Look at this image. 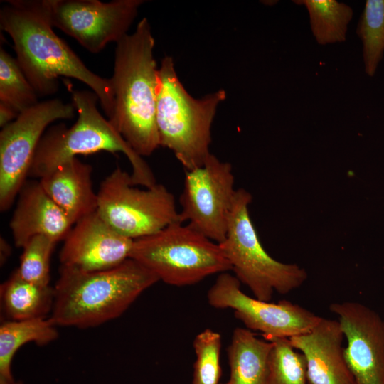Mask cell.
<instances>
[{"instance_id": "obj_7", "label": "cell", "mask_w": 384, "mask_h": 384, "mask_svg": "<svg viewBox=\"0 0 384 384\" xmlns=\"http://www.w3.org/2000/svg\"><path fill=\"white\" fill-rule=\"evenodd\" d=\"M129 258L154 273L159 281L178 287L231 270L218 243L180 222L134 240Z\"/></svg>"}, {"instance_id": "obj_13", "label": "cell", "mask_w": 384, "mask_h": 384, "mask_svg": "<svg viewBox=\"0 0 384 384\" xmlns=\"http://www.w3.org/2000/svg\"><path fill=\"white\" fill-rule=\"evenodd\" d=\"M346 345L344 356L356 384H384V319L358 302H333Z\"/></svg>"}, {"instance_id": "obj_14", "label": "cell", "mask_w": 384, "mask_h": 384, "mask_svg": "<svg viewBox=\"0 0 384 384\" xmlns=\"http://www.w3.org/2000/svg\"><path fill=\"white\" fill-rule=\"evenodd\" d=\"M133 240L116 232L96 210L73 225L63 240L60 262L85 271L110 269L129 258Z\"/></svg>"}, {"instance_id": "obj_12", "label": "cell", "mask_w": 384, "mask_h": 384, "mask_svg": "<svg viewBox=\"0 0 384 384\" xmlns=\"http://www.w3.org/2000/svg\"><path fill=\"white\" fill-rule=\"evenodd\" d=\"M53 27L97 53L110 42H119L136 18L142 0H43Z\"/></svg>"}, {"instance_id": "obj_23", "label": "cell", "mask_w": 384, "mask_h": 384, "mask_svg": "<svg viewBox=\"0 0 384 384\" xmlns=\"http://www.w3.org/2000/svg\"><path fill=\"white\" fill-rule=\"evenodd\" d=\"M38 95L26 77L16 58L0 49V102L18 113L38 104Z\"/></svg>"}, {"instance_id": "obj_2", "label": "cell", "mask_w": 384, "mask_h": 384, "mask_svg": "<svg viewBox=\"0 0 384 384\" xmlns=\"http://www.w3.org/2000/svg\"><path fill=\"white\" fill-rule=\"evenodd\" d=\"M154 44L151 26L144 17L133 33L117 43L110 78L114 111L109 121L142 157L160 146L156 123L159 68L154 58Z\"/></svg>"}, {"instance_id": "obj_11", "label": "cell", "mask_w": 384, "mask_h": 384, "mask_svg": "<svg viewBox=\"0 0 384 384\" xmlns=\"http://www.w3.org/2000/svg\"><path fill=\"white\" fill-rule=\"evenodd\" d=\"M216 309H232L246 329L260 332L265 339L290 338L312 329L321 316L288 300L278 302L251 297L240 289V282L228 272L220 274L207 294Z\"/></svg>"}, {"instance_id": "obj_3", "label": "cell", "mask_w": 384, "mask_h": 384, "mask_svg": "<svg viewBox=\"0 0 384 384\" xmlns=\"http://www.w3.org/2000/svg\"><path fill=\"white\" fill-rule=\"evenodd\" d=\"M159 281L132 258L98 271L60 265L50 318L60 326L85 329L101 325L120 316Z\"/></svg>"}, {"instance_id": "obj_29", "label": "cell", "mask_w": 384, "mask_h": 384, "mask_svg": "<svg viewBox=\"0 0 384 384\" xmlns=\"http://www.w3.org/2000/svg\"><path fill=\"white\" fill-rule=\"evenodd\" d=\"M225 384H228L227 383Z\"/></svg>"}, {"instance_id": "obj_4", "label": "cell", "mask_w": 384, "mask_h": 384, "mask_svg": "<svg viewBox=\"0 0 384 384\" xmlns=\"http://www.w3.org/2000/svg\"><path fill=\"white\" fill-rule=\"evenodd\" d=\"M71 96L78 119L70 127L58 124L43 134L28 176L41 178L77 155L104 151L122 152L127 156L132 168L131 177L134 186L149 188L155 185V177L148 164L99 112L97 95L87 90H73Z\"/></svg>"}, {"instance_id": "obj_27", "label": "cell", "mask_w": 384, "mask_h": 384, "mask_svg": "<svg viewBox=\"0 0 384 384\" xmlns=\"http://www.w3.org/2000/svg\"><path fill=\"white\" fill-rule=\"evenodd\" d=\"M19 115L11 106L0 102V126L1 128L13 122Z\"/></svg>"}, {"instance_id": "obj_9", "label": "cell", "mask_w": 384, "mask_h": 384, "mask_svg": "<svg viewBox=\"0 0 384 384\" xmlns=\"http://www.w3.org/2000/svg\"><path fill=\"white\" fill-rule=\"evenodd\" d=\"M75 107L60 99L39 102L22 112L0 132V209L14 203L26 181L30 168L46 127L58 119L74 117Z\"/></svg>"}, {"instance_id": "obj_15", "label": "cell", "mask_w": 384, "mask_h": 384, "mask_svg": "<svg viewBox=\"0 0 384 384\" xmlns=\"http://www.w3.org/2000/svg\"><path fill=\"white\" fill-rule=\"evenodd\" d=\"M337 320L321 317L309 331L289 338L304 356L307 384H356L344 356Z\"/></svg>"}, {"instance_id": "obj_20", "label": "cell", "mask_w": 384, "mask_h": 384, "mask_svg": "<svg viewBox=\"0 0 384 384\" xmlns=\"http://www.w3.org/2000/svg\"><path fill=\"white\" fill-rule=\"evenodd\" d=\"M49 318L22 321L7 320L0 326V384L16 382L11 373V363L17 351L28 343L39 346L55 341L58 333Z\"/></svg>"}, {"instance_id": "obj_8", "label": "cell", "mask_w": 384, "mask_h": 384, "mask_svg": "<svg viewBox=\"0 0 384 384\" xmlns=\"http://www.w3.org/2000/svg\"><path fill=\"white\" fill-rule=\"evenodd\" d=\"M97 211L120 235L135 240L178 221L174 195L162 184L140 189L117 167L101 183Z\"/></svg>"}, {"instance_id": "obj_24", "label": "cell", "mask_w": 384, "mask_h": 384, "mask_svg": "<svg viewBox=\"0 0 384 384\" xmlns=\"http://www.w3.org/2000/svg\"><path fill=\"white\" fill-rule=\"evenodd\" d=\"M266 384H307L306 363L304 355L289 338L272 341Z\"/></svg>"}, {"instance_id": "obj_1", "label": "cell", "mask_w": 384, "mask_h": 384, "mask_svg": "<svg viewBox=\"0 0 384 384\" xmlns=\"http://www.w3.org/2000/svg\"><path fill=\"white\" fill-rule=\"evenodd\" d=\"M0 10V27L13 41L16 59L38 96L54 94L58 78L76 79L92 89L111 119L114 97L110 78L93 73L53 30L43 0H9Z\"/></svg>"}, {"instance_id": "obj_10", "label": "cell", "mask_w": 384, "mask_h": 384, "mask_svg": "<svg viewBox=\"0 0 384 384\" xmlns=\"http://www.w3.org/2000/svg\"><path fill=\"white\" fill-rule=\"evenodd\" d=\"M235 191L231 164L210 154L201 166L185 170L178 221H187L210 240L222 242Z\"/></svg>"}, {"instance_id": "obj_17", "label": "cell", "mask_w": 384, "mask_h": 384, "mask_svg": "<svg viewBox=\"0 0 384 384\" xmlns=\"http://www.w3.org/2000/svg\"><path fill=\"white\" fill-rule=\"evenodd\" d=\"M92 171L90 164L74 157L39 180L46 193L73 225L97 209V193L92 188Z\"/></svg>"}, {"instance_id": "obj_25", "label": "cell", "mask_w": 384, "mask_h": 384, "mask_svg": "<svg viewBox=\"0 0 384 384\" xmlns=\"http://www.w3.org/2000/svg\"><path fill=\"white\" fill-rule=\"evenodd\" d=\"M221 336L207 329L194 338L196 353L192 384H219L221 376Z\"/></svg>"}, {"instance_id": "obj_18", "label": "cell", "mask_w": 384, "mask_h": 384, "mask_svg": "<svg viewBox=\"0 0 384 384\" xmlns=\"http://www.w3.org/2000/svg\"><path fill=\"white\" fill-rule=\"evenodd\" d=\"M272 342L253 331L236 328L228 348L230 379L228 384H266Z\"/></svg>"}, {"instance_id": "obj_26", "label": "cell", "mask_w": 384, "mask_h": 384, "mask_svg": "<svg viewBox=\"0 0 384 384\" xmlns=\"http://www.w3.org/2000/svg\"><path fill=\"white\" fill-rule=\"evenodd\" d=\"M56 244V241L45 235L31 238L22 247L16 269L20 276L33 284L50 285V257Z\"/></svg>"}, {"instance_id": "obj_16", "label": "cell", "mask_w": 384, "mask_h": 384, "mask_svg": "<svg viewBox=\"0 0 384 384\" xmlns=\"http://www.w3.org/2000/svg\"><path fill=\"white\" fill-rule=\"evenodd\" d=\"M18 247L36 235L47 236L57 242L63 240L73 223L46 193L39 181H26L10 221Z\"/></svg>"}, {"instance_id": "obj_19", "label": "cell", "mask_w": 384, "mask_h": 384, "mask_svg": "<svg viewBox=\"0 0 384 384\" xmlns=\"http://www.w3.org/2000/svg\"><path fill=\"white\" fill-rule=\"evenodd\" d=\"M1 306L10 321L47 318L54 302V289L23 279L17 270L1 284Z\"/></svg>"}, {"instance_id": "obj_28", "label": "cell", "mask_w": 384, "mask_h": 384, "mask_svg": "<svg viewBox=\"0 0 384 384\" xmlns=\"http://www.w3.org/2000/svg\"><path fill=\"white\" fill-rule=\"evenodd\" d=\"M0 247L1 265H2V263L4 264L6 261L11 254V247L4 238H1Z\"/></svg>"}, {"instance_id": "obj_5", "label": "cell", "mask_w": 384, "mask_h": 384, "mask_svg": "<svg viewBox=\"0 0 384 384\" xmlns=\"http://www.w3.org/2000/svg\"><path fill=\"white\" fill-rule=\"evenodd\" d=\"M225 99L224 90L193 97L178 79L172 58L161 59L156 105L159 145L170 149L185 170L201 166L210 154L211 125Z\"/></svg>"}, {"instance_id": "obj_21", "label": "cell", "mask_w": 384, "mask_h": 384, "mask_svg": "<svg viewBox=\"0 0 384 384\" xmlns=\"http://www.w3.org/2000/svg\"><path fill=\"white\" fill-rule=\"evenodd\" d=\"M308 11L313 36L320 45L346 41L348 25L353 16V9L336 0H296Z\"/></svg>"}, {"instance_id": "obj_22", "label": "cell", "mask_w": 384, "mask_h": 384, "mask_svg": "<svg viewBox=\"0 0 384 384\" xmlns=\"http://www.w3.org/2000/svg\"><path fill=\"white\" fill-rule=\"evenodd\" d=\"M364 71L373 77L384 55V0H367L356 27Z\"/></svg>"}, {"instance_id": "obj_6", "label": "cell", "mask_w": 384, "mask_h": 384, "mask_svg": "<svg viewBox=\"0 0 384 384\" xmlns=\"http://www.w3.org/2000/svg\"><path fill=\"white\" fill-rule=\"evenodd\" d=\"M252 199L245 189L236 190L227 234L219 245L240 283L254 297L270 301L275 292L286 294L300 287L308 274L299 265L278 261L265 250L250 218Z\"/></svg>"}]
</instances>
